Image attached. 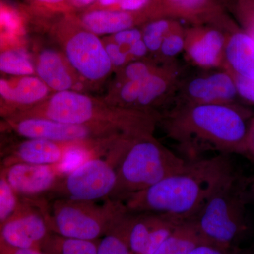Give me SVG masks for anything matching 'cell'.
<instances>
[{
    "instance_id": "12",
    "label": "cell",
    "mask_w": 254,
    "mask_h": 254,
    "mask_svg": "<svg viewBox=\"0 0 254 254\" xmlns=\"http://www.w3.org/2000/svg\"><path fill=\"white\" fill-rule=\"evenodd\" d=\"M130 215L128 242L132 254H153L182 222L152 213Z\"/></svg>"
},
{
    "instance_id": "25",
    "label": "cell",
    "mask_w": 254,
    "mask_h": 254,
    "mask_svg": "<svg viewBox=\"0 0 254 254\" xmlns=\"http://www.w3.org/2000/svg\"><path fill=\"white\" fill-rule=\"evenodd\" d=\"M177 20L170 18H158L145 23L142 29V38L148 48V53L158 55L159 50L167 33L170 31Z\"/></svg>"
},
{
    "instance_id": "16",
    "label": "cell",
    "mask_w": 254,
    "mask_h": 254,
    "mask_svg": "<svg viewBox=\"0 0 254 254\" xmlns=\"http://www.w3.org/2000/svg\"><path fill=\"white\" fill-rule=\"evenodd\" d=\"M94 114V107L88 97L68 90L53 95L46 111V118L50 120L76 125L91 121Z\"/></svg>"
},
{
    "instance_id": "27",
    "label": "cell",
    "mask_w": 254,
    "mask_h": 254,
    "mask_svg": "<svg viewBox=\"0 0 254 254\" xmlns=\"http://www.w3.org/2000/svg\"><path fill=\"white\" fill-rule=\"evenodd\" d=\"M18 195L4 177L0 176V227L11 218L21 206Z\"/></svg>"
},
{
    "instance_id": "37",
    "label": "cell",
    "mask_w": 254,
    "mask_h": 254,
    "mask_svg": "<svg viewBox=\"0 0 254 254\" xmlns=\"http://www.w3.org/2000/svg\"><path fill=\"white\" fill-rule=\"evenodd\" d=\"M0 254H48L37 249H13L0 247Z\"/></svg>"
},
{
    "instance_id": "1",
    "label": "cell",
    "mask_w": 254,
    "mask_h": 254,
    "mask_svg": "<svg viewBox=\"0 0 254 254\" xmlns=\"http://www.w3.org/2000/svg\"><path fill=\"white\" fill-rule=\"evenodd\" d=\"M253 117L237 104L182 105L162 114L165 134L186 161L204 158L208 152L246 154Z\"/></svg>"
},
{
    "instance_id": "38",
    "label": "cell",
    "mask_w": 254,
    "mask_h": 254,
    "mask_svg": "<svg viewBox=\"0 0 254 254\" xmlns=\"http://www.w3.org/2000/svg\"><path fill=\"white\" fill-rule=\"evenodd\" d=\"M247 153L254 158V116L252 118L250 132H249L248 141H247Z\"/></svg>"
},
{
    "instance_id": "23",
    "label": "cell",
    "mask_w": 254,
    "mask_h": 254,
    "mask_svg": "<svg viewBox=\"0 0 254 254\" xmlns=\"http://www.w3.org/2000/svg\"><path fill=\"white\" fill-rule=\"evenodd\" d=\"M98 241L50 235L43 246V250L48 254H97Z\"/></svg>"
},
{
    "instance_id": "43",
    "label": "cell",
    "mask_w": 254,
    "mask_h": 254,
    "mask_svg": "<svg viewBox=\"0 0 254 254\" xmlns=\"http://www.w3.org/2000/svg\"><path fill=\"white\" fill-rule=\"evenodd\" d=\"M3 168H4V164H1L0 163V176H1V172H2Z\"/></svg>"
},
{
    "instance_id": "13",
    "label": "cell",
    "mask_w": 254,
    "mask_h": 254,
    "mask_svg": "<svg viewBox=\"0 0 254 254\" xmlns=\"http://www.w3.org/2000/svg\"><path fill=\"white\" fill-rule=\"evenodd\" d=\"M1 175L18 196H32L56 187L60 175L55 165L10 163L4 164Z\"/></svg>"
},
{
    "instance_id": "22",
    "label": "cell",
    "mask_w": 254,
    "mask_h": 254,
    "mask_svg": "<svg viewBox=\"0 0 254 254\" xmlns=\"http://www.w3.org/2000/svg\"><path fill=\"white\" fill-rule=\"evenodd\" d=\"M130 212L98 241L97 254H132L128 242Z\"/></svg>"
},
{
    "instance_id": "31",
    "label": "cell",
    "mask_w": 254,
    "mask_h": 254,
    "mask_svg": "<svg viewBox=\"0 0 254 254\" xmlns=\"http://www.w3.org/2000/svg\"><path fill=\"white\" fill-rule=\"evenodd\" d=\"M142 39V32L136 28H128L113 35V41L128 50L131 45ZM128 53V51H127Z\"/></svg>"
},
{
    "instance_id": "26",
    "label": "cell",
    "mask_w": 254,
    "mask_h": 254,
    "mask_svg": "<svg viewBox=\"0 0 254 254\" xmlns=\"http://www.w3.org/2000/svg\"><path fill=\"white\" fill-rule=\"evenodd\" d=\"M185 29L177 21L164 38L158 55L155 59L160 63L175 60V58L184 52L185 44Z\"/></svg>"
},
{
    "instance_id": "28",
    "label": "cell",
    "mask_w": 254,
    "mask_h": 254,
    "mask_svg": "<svg viewBox=\"0 0 254 254\" xmlns=\"http://www.w3.org/2000/svg\"><path fill=\"white\" fill-rule=\"evenodd\" d=\"M161 64L155 59L145 62H132L124 68L125 81L143 79L153 73Z\"/></svg>"
},
{
    "instance_id": "18",
    "label": "cell",
    "mask_w": 254,
    "mask_h": 254,
    "mask_svg": "<svg viewBox=\"0 0 254 254\" xmlns=\"http://www.w3.org/2000/svg\"><path fill=\"white\" fill-rule=\"evenodd\" d=\"M66 149H63L58 143L48 140L26 139L16 146L4 164L24 163L38 165H56L61 161Z\"/></svg>"
},
{
    "instance_id": "8",
    "label": "cell",
    "mask_w": 254,
    "mask_h": 254,
    "mask_svg": "<svg viewBox=\"0 0 254 254\" xmlns=\"http://www.w3.org/2000/svg\"><path fill=\"white\" fill-rule=\"evenodd\" d=\"M143 11L148 21L170 18L223 28L230 20L221 0H152Z\"/></svg>"
},
{
    "instance_id": "9",
    "label": "cell",
    "mask_w": 254,
    "mask_h": 254,
    "mask_svg": "<svg viewBox=\"0 0 254 254\" xmlns=\"http://www.w3.org/2000/svg\"><path fill=\"white\" fill-rule=\"evenodd\" d=\"M51 232L49 216L22 204L0 227V247L43 250Z\"/></svg>"
},
{
    "instance_id": "34",
    "label": "cell",
    "mask_w": 254,
    "mask_h": 254,
    "mask_svg": "<svg viewBox=\"0 0 254 254\" xmlns=\"http://www.w3.org/2000/svg\"><path fill=\"white\" fill-rule=\"evenodd\" d=\"M189 254H243L238 250L220 247L212 244L202 243L196 246Z\"/></svg>"
},
{
    "instance_id": "4",
    "label": "cell",
    "mask_w": 254,
    "mask_h": 254,
    "mask_svg": "<svg viewBox=\"0 0 254 254\" xmlns=\"http://www.w3.org/2000/svg\"><path fill=\"white\" fill-rule=\"evenodd\" d=\"M247 180L234 175L190 220L206 243L231 248L247 230Z\"/></svg>"
},
{
    "instance_id": "15",
    "label": "cell",
    "mask_w": 254,
    "mask_h": 254,
    "mask_svg": "<svg viewBox=\"0 0 254 254\" xmlns=\"http://www.w3.org/2000/svg\"><path fill=\"white\" fill-rule=\"evenodd\" d=\"M225 69L254 80V41L233 21L226 29Z\"/></svg>"
},
{
    "instance_id": "29",
    "label": "cell",
    "mask_w": 254,
    "mask_h": 254,
    "mask_svg": "<svg viewBox=\"0 0 254 254\" xmlns=\"http://www.w3.org/2000/svg\"><path fill=\"white\" fill-rule=\"evenodd\" d=\"M235 11L242 29L254 41V0H235Z\"/></svg>"
},
{
    "instance_id": "40",
    "label": "cell",
    "mask_w": 254,
    "mask_h": 254,
    "mask_svg": "<svg viewBox=\"0 0 254 254\" xmlns=\"http://www.w3.org/2000/svg\"><path fill=\"white\" fill-rule=\"evenodd\" d=\"M120 0H98V3L104 9H115Z\"/></svg>"
},
{
    "instance_id": "30",
    "label": "cell",
    "mask_w": 254,
    "mask_h": 254,
    "mask_svg": "<svg viewBox=\"0 0 254 254\" xmlns=\"http://www.w3.org/2000/svg\"><path fill=\"white\" fill-rule=\"evenodd\" d=\"M230 73L235 81L239 98L254 105V80L236 73Z\"/></svg>"
},
{
    "instance_id": "32",
    "label": "cell",
    "mask_w": 254,
    "mask_h": 254,
    "mask_svg": "<svg viewBox=\"0 0 254 254\" xmlns=\"http://www.w3.org/2000/svg\"><path fill=\"white\" fill-rule=\"evenodd\" d=\"M0 27L4 28L9 34L17 33L21 28V21L18 15L6 8L0 9Z\"/></svg>"
},
{
    "instance_id": "2",
    "label": "cell",
    "mask_w": 254,
    "mask_h": 254,
    "mask_svg": "<svg viewBox=\"0 0 254 254\" xmlns=\"http://www.w3.org/2000/svg\"><path fill=\"white\" fill-rule=\"evenodd\" d=\"M235 175L226 154L187 161L178 173L130 195L124 203L129 212L160 214L187 221Z\"/></svg>"
},
{
    "instance_id": "35",
    "label": "cell",
    "mask_w": 254,
    "mask_h": 254,
    "mask_svg": "<svg viewBox=\"0 0 254 254\" xmlns=\"http://www.w3.org/2000/svg\"><path fill=\"white\" fill-rule=\"evenodd\" d=\"M152 0H120L115 9L127 12H138L150 4Z\"/></svg>"
},
{
    "instance_id": "10",
    "label": "cell",
    "mask_w": 254,
    "mask_h": 254,
    "mask_svg": "<svg viewBox=\"0 0 254 254\" xmlns=\"http://www.w3.org/2000/svg\"><path fill=\"white\" fill-rule=\"evenodd\" d=\"M226 29L203 25L185 29V52L187 59L203 69L223 68Z\"/></svg>"
},
{
    "instance_id": "20",
    "label": "cell",
    "mask_w": 254,
    "mask_h": 254,
    "mask_svg": "<svg viewBox=\"0 0 254 254\" xmlns=\"http://www.w3.org/2000/svg\"><path fill=\"white\" fill-rule=\"evenodd\" d=\"M37 72L45 84L55 91H67L72 86V79L66 66L53 50H45L40 55Z\"/></svg>"
},
{
    "instance_id": "17",
    "label": "cell",
    "mask_w": 254,
    "mask_h": 254,
    "mask_svg": "<svg viewBox=\"0 0 254 254\" xmlns=\"http://www.w3.org/2000/svg\"><path fill=\"white\" fill-rule=\"evenodd\" d=\"M138 22H147L143 11L127 12L118 9H100L89 11L82 17L83 26L96 35H114L134 27Z\"/></svg>"
},
{
    "instance_id": "39",
    "label": "cell",
    "mask_w": 254,
    "mask_h": 254,
    "mask_svg": "<svg viewBox=\"0 0 254 254\" xmlns=\"http://www.w3.org/2000/svg\"><path fill=\"white\" fill-rule=\"evenodd\" d=\"M37 4L48 6H59L66 3L68 0H31Z\"/></svg>"
},
{
    "instance_id": "6",
    "label": "cell",
    "mask_w": 254,
    "mask_h": 254,
    "mask_svg": "<svg viewBox=\"0 0 254 254\" xmlns=\"http://www.w3.org/2000/svg\"><path fill=\"white\" fill-rule=\"evenodd\" d=\"M126 142H120L105 158H90L65 175L62 188L69 200L93 202L111 197L116 187L117 168L126 151Z\"/></svg>"
},
{
    "instance_id": "41",
    "label": "cell",
    "mask_w": 254,
    "mask_h": 254,
    "mask_svg": "<svg viewBox=\"0 0 254 254\" xmlns=\"http://www.w3.org/2000/svg\"><path fill=\"white\" fill-rule=\"evenodd\" d=\"M68 1L76 7H84V6L93 4L94 1H98V0H68Z\"/></svg>"
},
{
    "instance_id": "14",
    "label": "cell",
    "mask_w": 254,
    "mask_h": 254,
    "mask_svg": "<svg viewBox=\"0 0 254 254\" xmlns=\"http://www.w3.org/2000/svg\"><path fill=\"white\" fill-rule=\"evenodd\" d=\"M15 131L26 139L55 143H75L86 139L89 131L84 125H68L48 118H26L13 123Z\"/></svg>"
},
{
    "instance_id": "19",
    "label": "cell",
    "mask_w": 254,
    "mask_h": 254,
    "mask_svg": "<svg viewBox=\"0 0 254 254\" xmlns=\"http://www.w3.org/2000/svg\"><path fill=\"white\" fill-rule=\"evenodd\" d=\"M48 86L41 78L26 76L15 81L0 78V98L11 104H33L46 96Z\"/></svg>"
},
{
    "instance_id": "5",
    "label": "cell",
    "mask_w": 254,
    "mask_h": 254,
    "mask_svg": "<svg viewBox=\"0 0 254 254\" xmlns=\"http://www.w3.org/2000/svg\"><path fill=\"white\" fill-rule=\"evenodd\" d=\"M90 203L68 199L57 205L50 216L52 232L66 238L98 241L128 213L122 200L111 199L96 208Z\"/></svg>"
},
{
    "instance_id": "11",
    "label": "cell",
    "mask_w": 254,
    "mask_h": 254,
    "mask_svg": "<svg viewBox=\"0 0 254 254\" xmlns=\"http://www.w3.org/2000/svg\"><path fill=\"white\" fill-rule=\"evenodd\" d=\"M66 53L73 67L88 79L105 78L113 66L104 45L90 31L79 32L71 37Z\"/></svg>"
},
{
    "instance_id": "44",
    "label": "cell",
    "mask_w": 254,
    "mask_h": 254,
    "mask_svg": "<svg viewBox=\"0 0 254 254\" xmlns=\"http://www.w3.org/2000/svg\"><path fill=\"white\" fill-rule=\"evenodd\" d=\"M1 7H2V4H1V0H0V9H1Z\"/></svg>"
},
{
    "instance_id": "7",
    "label": "cell",
    "mask_w": 254,
    "mask_h": 254,
    "mask_svg": "<svg viewBox=\"0 0 254 254\" xmlns=\"http://www.w3.org/2000/svg\"><path fill=\"white\" fill-rule=\"evenodd\" d=\"M238 98L235 81L227 70L203 69L202 72L183 76L170 108L182 105L236 104Z\"/></svg>"
},
{
    "instance_id": "36",
    "label": "cell",
    "mask_w": 254,
    "mask_h": 254,
    "mask_svg": "<svg viewBox=\"0 0 254 254\" xmlns=\"http://www.w3.org/2000/svg\"><path fill=\"white\" fill-rule=\"evenodd\" d=\"M127 51H128L129 57L137 58V59L145 58L148 55V53H148V48H147L144 42L143 41V38L131 45L128 48Z\"/></svg>"
},
{
    "instance_id": "24",
    "label": "cell",
    "mask_w": 254,
    "mask_h": 254,
    "mask_svg": "<svg viewBox=\"0 0 254 254\" xmlns=\"http://www.w3.org/2000/svg\"><path fill=\"white\" fill-rule=\"evenodd\" d=\"M0 72L12 76H30L34 72V68L24 50H7L0 53Z\"/></svg>"
},
{
    "instance_id": "33",
    "label": "cell",
    "mask_w": 254,
    "mask_h": 254,
    "mask_svg": "<svg viewBox=\"0 0 254 254\" xmlns=\"http://www.w3.org/2000/svg\"><path fill=\"white\" fill-rule=\"evenodd\" d=\"M105 47L113 66L121 67L127 63L128 54L125 48L114 41L108 43Z\"/></svg>"
},
{
    "instance_id": "42",
    "label": "cell",
    "mask_w": 254,
    "mask_h": 254,
    "mask_svg": "<svg viewBox=\"0 0 254 254\" xmlns=\"http://www.w3.org/2000/svg\"><path fill=\"white\" fill-rule=\"evenodd\" d=\"M247 190H248L249 195L254 198V177L247 180Z\"/></svg>"
},
{
    "instance_id": "21",
    "label": "cell",
    "mask_w": 254,
    "mask_h": 254,
    "mask_svg": "<svg viewBox=\"0 0 254 254\" xmlns=\"http://www.w3.org/2000/svg\"><path fill=\"white\" fill-rule=\"evenodd\" d=\"M206 243L191 220L182 222L153 254H189L196 246Z\"/></svg>"
},
{
    "instance_id": "3",
    "label": "cell",
    "mask_w": 254,
    "mask_h": 254,
    "mask_svg": "<svg viewBox=\"0 0 254 254\" xmlns=\"http://www.w3.org/2000/svg\"><path fill=\"white\" fill-rule=\"evenodd\" d=\"M187 161L162 144L153 134L133 138L117 168L112 199L125 201L185 168Z\"/></svg>"
}]
</instances>
